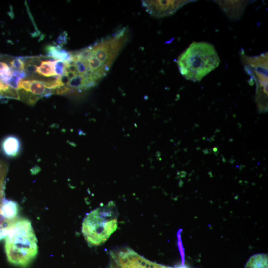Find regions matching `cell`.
I'll list each match as a JSON object with an SVG mask.
<instances>
[{
    "instance_id": "cell-1",
    "label": "cell",
    "mask_w": 268,
    "mask_h": 268,
    "mask_svg": "<svg viewBox=\"0 0 268 268\" xmlns=\"http://www.w3.org/2000/svg\"><path fill=\"white\" fill-rule=\"evenodd\" d=\"M220 62L213 45L193 42L178 57L177 63L180 73L185 78L196 82L217 67Z\"/></svg>"
},
{
    "instance_id": "cell-2",
    "label": "cell",
    "mask_w": 268,
    "mask_h": 268,
    "mask_svg": "<svg viewBox=\"0 0 268 268\" xmlns=\"http://www.w3.org/2000/svg\"><path fill=\"white\" fill-rule=\"evenodd\" d=\"M5 239L6 256L11 264L26 267L36 257L37 240L28 220L15 219L9 227Z\"/></svg>"
},
{
    "instance_id": "cell-3",
    "label": "cell",
    "mask_w": 268,
    "mask_h": 268,
    "mask_svg": "<svg viewBox=\"0 0 268 268\" xmlns=\"http://www.w3.org/2000/svg\"><path fill=\"white\" fill-rule=\"evenodd\" d=\"M117 214L111 202L89 213L82 224V232L90 246H98L107 240L117 228Z\"/></svg>"
},
{
    "instance_id": "cell-4",
    "label": "cell",
    "mask_w": 268,
    "mask_h": 268,
    "mask_svg": "<svg viewBox=\"0 0 268 268\" xmlns=\"http://www.w3.org/2000/svg\"><path fill=\"white\" fill-rule=\"evenodd\" d=\"M243 61L245 70L256 85V98L258 104L266 103L268 96V52L257 56H244Z\"/></svg>"
},
{
    "instance_id": "cell-5",
    "label": "cell",
    "mask_w": 268,
    "mask_h": 268,
    "mask_svg": "<svg viewBox=\"0 0 268 268\" xmlns=\"http://www.w3.org/2000/svg\"><path fill=\"white\" fill-rule=\"evenodd\" d=\"M191 1L192 0H143L142 5L149 14L161 18L174 14Z\"/></svg>"
},
{
    "instance_id": "cell-6",
    "label": "cell",
    "mask_w": 268,
    "mask_h": 268,
    "mask_svg": "<svg viewBox=\"0 0 268 268\" xmlns=\"http://www.w3.org/2000/svg\"><path fill=\"white\" fill-rule=\"evenodd\" d=\"M222 10L230 19H239L242 15L248 1L218 0L215 1Z\"/></svg>"
},
{
    "instance_id": "cell-7",
    "label": "cell",
    "mask_w": 268,
    "mask_h": 268,
    "mask_svg": "<svg viewBox=\"0 0 268 268\" xmlns=\"http://www.w3.org/2000/svg\"><path fill=\"white\" fill-rule=\"evenodd\" d=\"M1 149L6 157H16L21 151V141L17 137L14 135H8L2 140Z\"/></svg>"
},
{
    "instance_id": "cell-8",
    "label": "cell",
    "mask_w": 268,
    "mask_h": 268,
    "mask_svg": "<svg viewBox=\"0 0 268 268\" xmlns=\"http://www.w3.org/2000/svg\"><path fill=\"white\" fill-rule=\"evenodd\" d=\"M10 62L7 63L6 61L0 60V86L6 92L8 97H9L12 90V89L8 85V82L14 74L15 69L11 67Z\"/></svg>"
},
{
    "instance_id": "cell-9",
    "label": "cell",
    "mask_w": 268,
    "mask_h": 268,
    "mask_svg": "<svg viewBox=\"0 0 268 268\" xmlns=\"http://www.w3.org/2000/svg\"><path fill=\"white\" fill-rule=\"evenodd\" d=\"M0 209L4 216L10 221L16 219L18 214V206L16 202L4 199L1 204Z\"/></svg>"
},
{
    "instance_id": "cell-10",
    "label": "cell",
    "mask_w": 268,
    "mask_h": 268,
    "mask_svg": "<svg viewBox=\"0 0 268 268\" xmlns=\"http://www.w3.org/2000/svg\"><path fill=\"white\" fill-rule=\"evenodd\" d=\"M268 255L256 254L247 261L245 268H268Z\"/></svg>"
},
{
    "instance_id": "cell-11",
    "label": "cell",
    "mask_w": 268,
    "mask_h": 268,
    "mask_svg": "<svg viewBox=\"0 0 268 268\" xmlns=\"http://www.w3.org/2000/svg\"><path fill=\"white\" fill-rule=\"evenodd\" d=\"M54 60H47L42 62L37 68V72L44 76L50 77L56 75L54 71Z\"/></svg>"
},
{
    "instance_id": "cell-12",
    "label": "cell",
    "mask_w": 268,
    "mask_h": 268,
    "mask_svg": "<svg viewBox=\"0 0 268 268\" xmlns=\"http://www.w3.org/2000/svg\"><path fill=\"white\" fill-rule=\"evenodd\" d=\"M46 88L43 82L38 80H31L30 91L29 93H29L41 98L43 96H45L46 91Z\"/></svg>"
},
{
    "instance_id": "cell-13",
    "label": "cell",
    "mask_w": 268,
    "mask_h": 268,
    "mask_svg": "<svg viewBox=\"0 0 268 268\" xmlns=\"http://www.w3.org/2000/svg\"><path fill=\"white\" fill-rule=\"evenodd\" d=\"M6 167L0 160V205L4 200Z\"/></svg>"
},
{
    "instance_id": "cell-14",
    "label": "cell",
    "mask_w": 268,
    "mask_h": 268,
    "mask_svg": "<svg viewBox=\"0 0 268 268\" xmlns=\"http://www.w3.org/2000/svg\"><path fill=\"white\" fill-rule=\"evenodd\" d=\"M56 75L61 76L65 74V63L61 60H56L54 64Z\"/></svg>"
},
{
    "instance_id": "cell-15",
    "label": "cell",
    "mask_w": 268,
    "mask_h": 268,
    "mask_svg": "<svg viewBox=\"0 0 268 268\" xmlns=\"http://www.w3.org/2000/svg\"><path fill=\"white\" fill-rule=\"evenodd\" d=\"M12 68L17 70H24V64L19 57L15 58L10 62Z\"/></svg>"
},
{
    "instance_id": "cell-16",
    "label": "cell",
    "mask_w": 268,
    "mask_h": 268,
    "mask_svg": "<svg viewBox=\"0 0 268 268\" xmlns=\"http://www.w3.org/2000/svg\"><path fill=\"white\" fill-rule=\"evenodd\" d=\"M67 34L65 31H64L60 34L56 39L55 43L57 46L61 47L62 45L65 44L67 42Z\"/></svg>"
},
{
    "instance_id": "cell-17",
    "label": "cell",
    "mask_w": 268,
    "mask_h": 268,
    "mask_svg": "<svg viewBox=\"0 0 268 268\" xmlns=\"http://www.w3.org/2000/svg\"><path fill=\"white\" fill-rule=\"evenodd\" d=\"M38 67L32 64L25 63L24 64V70L27 73L33 74L37 72Z\"/></svg>"
},
{
    "instance_id": "cell-18",
    "label": "cell",
    "mask_w": 268,
    "mask_h": 268,
    "mask_svg": "<svg viewBox=\"0 0 268 268\" xmlns=\"http://www.w3.org/2000/svg\"><path fill=\"white\" fill-rule=\"evenodd\" d=\"M178 239H179V241H178L179 247V249H180V253H181V255L182 257V261L181 264H184V261H185L184 250L182 246V241H181V236L180 235V233L179 234H178Z\"/></svg>"
},
{
    "instance_id": "cell-19",
    "label": "cell",
    "mask_w": 268,
    "mask_h": 268,
    "mask_svg": "<svg viewBox=\"0 0 268 268\" xmlns=\"http://www.w3.org/2000/svg\"><path fill=\"white\" fill-rule=\"evenodd\" d=\"M168 268H191L190 267L184 264H181V265L175 266V267H169L168 266Z\"/></svg>"
},
{
    "instance_id": "cell-20",
    "label": "cell",
    "mask_w": 268,
    "mask_h": 268,
    "mask_svg": "<svg viewBox=\"0 0 268 268\" xmlns=\"http://www.w3.org/2000/svg\"><path fill=\"white\" fill-rule=\"evenodd\" d=\"M109 268H111L109 267Z\"/></svg>"
}]
</instances>
